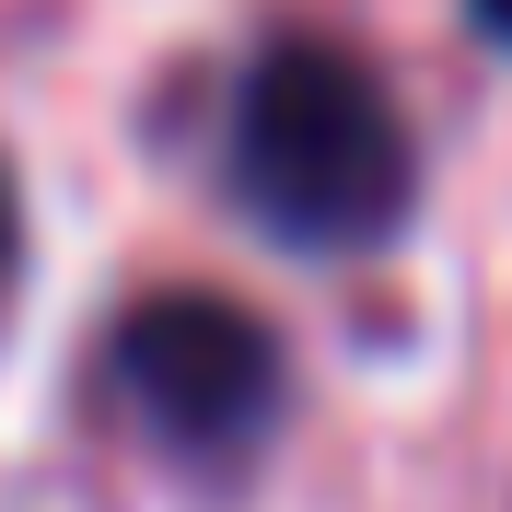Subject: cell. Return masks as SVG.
<instances>
[{"mask_svg":"<svg viewBox=\"0 0 512 512\" xmlns=\"http://www.w3.org/2000/svg\"><path fill=\"white\" fill-rule=\"evenodd\" d=\"M222 187L291 256H373L419 210L408 105L338 35H268L222 105Z\"/></svg>","mask_w":512,"mask_h":512,"instance_id":"cell-1","label":"cell"},{"mask_svg":"<svg viewBox=\"0 0 512 512\" xmlns=\"http://www.w3.org/2000/svg\"><path fill=\"white\" fill-rule=\"evenodd\" d=\"M105 384L140 419V443L198 466V478H233L245 454H268V431L291 408L280 326L222 303V291H152V303H128L117 338H105Z\"/></svg>","mask_w":512,"mask_h":512,"instance_id":"cell-2","label":"cell"},{"mask_svg":"<svg viewBox=\"0 0 512 512\" xmlns=\"http://www.w3.org/2000/svg\"><path fill=\"white\" fill-rule=\"evenodd\" d=\"M12 245H24V210H12V175H0V291H12Z\"/></svg>","mask_w":512,"mask_h":512,"instance_id":"cell-3","label":"cell"},{"mask_svg":"<svg viewBox=\"0 0 512 512\" xmlns=\"http://www.w3.org/2000/svg\"><path fill=\"white\" fill-rule=\"evenodd\" d=\"M466 12H478V35H489V47H512V0H466Z\"/></svg>","mask_w":512,"mask_h":512,"instance_id":"cell-4","label":"cell"}]
</instances>
